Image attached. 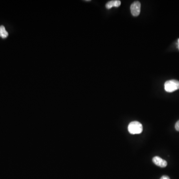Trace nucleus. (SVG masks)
I'll use <instances>...</instances> for the list:
<instances>
[{
  "mask_svg": "<svg viewBox=\"0 0 179 179\" xmlns=\"http://www.w3.org/2000/svg\"><path fill=\"white\" fill-rule=\"evenodd\" d=\"M175 129L176 130L179 131V121H178L176 123Z\"/></svg>",
  "mask_w": 179,
  "mask_h": 179,
  "instance_id": "7",
  "label": "nucleus"
},
{
  "mask_svg": "<svg viewBox=\"0 0 179 179\" xmlns=\"http://www.w3.org/2000/svg\"><path fill=\"white\" fill-rule=\"evenodd\" d=\"M121 5V2L119 0H113L106 3L105 7L106 9H110L113 7H118Z\"/></svg>",
  "mask_w": 179,
  "mask_h": 179,
  "instance_id": "5",
  "label": "nucleus"
},
{
  "mask_svg": "<svg viewBox=\"0 0 179 179\" xmlns=\"http://www.w3.org/2000/svg\"><path fill=\"white\" fill-rule=\"evenodd\" d=\"M160 179H170L169 177L167 176H163Z\"/></svg>",
  "mask_w": 179,
  "mask_h": 179,
  "instance_id": "8",
  "label": "nucleus"
},
{
  "mask_svg": "<svg viewBox=\"0 0 179 179\" xmlns=\"http://www.w3.org/2000/svg\"><path fill=\"white\" fill-rule=\"evenodd\" d=\"M165 91L172 93L179 89V81L176 80H171L165 82L164 84Z\"/></svg>",
  "mask_w": 179,
  "mask_h": 179,
  "instance_id": "2",
  "label": "nucleus"
},
{
  "mask_svg": "<svg viewBox=\"0 0 179 179\" xmlns=\"http://www.w3.org/2000/svg\"><path fill=\"white\" fill-rule=\"evenodd\" d=\"M9 35L8 32L6 31L5 27L3 26H0V37L3 38H7Z\"/></svg>",
  "mask_w": 179,
  "mask_h": 179,
  "instance_id": "6",
  "label": "nucleus"
},
{
  "mask_svg": "<svg viewBox=\"0 0 179 179\" xmlns=\"http://www.w3.org/2000/svg\"><path fill=\"white\" fill-rule=\"evenodd\" d=\"M141 4L139 1H135L131 4L130 10L131 14L134 17H137L140 14Z\"/></svg>",
  "mask_w": 179,
  "mask_h": 179,
  "instance_id": "3",
  "label": "nucleus"
},
{
  "mask_svg": "<svg viewBox=\"0 0 179 179\" xmlns=\"http://www.w3.org/2000/svg\"><path fill=\"white\" fill-rule=\"evenodd\" d=\"M178 43H179V38L178 39Z\"/></svg>",
  "mask_w": 179,
  "mask_h": 179,
  "instance_id": "9",
  "label": "nucleus"
},
{
  "mask_svg": "<svg viewBox=\"0 0 179 179\" xmlns=\"http://www.w3.org/2000/svg\"><path fill=\"white\" fill-rule=\"evenodd\" d=\"M152 161L155 165L161 168L166 167L167 165V161L161 158L159 156H155V157H154L152 159Z\"/></svg>",
  "mask_w": 179,
  "mask_h": 179,
  "instance_id": "4",
  "label": "nucleus"
},
{
  "mask_svg": "<svg viewBox=\"0 0 179 179\" xmlns=\"http://www.w3.org/2000/svg\"><path fill=\"white\" fill-rule=\"evenodd\" d=\"M128 130L129 133L132 134L141 133L143 131L142 125L137 121H132L129 124Z\"/></svg>",
  "mask_w": 179,
  "mask_h": 179,
  "instance_id": "1",
  "label": "nucleus"
}]
</instances>
